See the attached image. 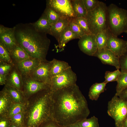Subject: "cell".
Returning a JSON list of instances; mask_svg holds the SVG:
<instances>
[{"mask_svg": "<svg viewBox=\"0 0 127 127\" xmlns=\"http://www.w3.org/2000/svg\"><path fill=\"white\" fill-rule=\"evenodd\" d=\"M51 98L52 119L64 127L87 118L90 114L87 101L76 84L52 91Z\"/></svg>", "mask_w": 127, "mask_h": 127, "instance_id": "6da1fadb", "label": "cell"}, {"mask_svg": "<svg viewBox=\"0 0 127 127\" xmlns=\"http://www.w3.org/2000/svg\"><path fill=\"white\" fill-rule=\"evenodd\" d=\"M14 27L17 43L29 56L41 62L47 61L51 41L47 34L37 31L32 23L19 24Z\"/></svg>", "mask_w": 127, "mask_h": 127, "instance_id": "7a4b0ae2", "label": "cell"}, {"mask_svg": "<svg viewBox=\"0 0 127 127\" xmlns=\"http://www.w3.org/2000/svg\"><path fill=\"white\" fill-rule=\"evenodd\" d=\"M51 88L41 91L27 99L24 111V127H39L52 119Z\"/></svg>", "mask_w": 127, "mask_h": 127, "instance_id": "3957f363", "label": "cell"}, {"mask_svg": "<svg viewBox=\"0 0 127 127\" xmlns=\"http://www.w3.org/2000/svg\"><path fill=\"white\" fill-rule=\"evenodd\" d=\"M108 28L111 33L118 36L127 32V10L113 4L107 7Z\"/></svg>", "mask_w": 127, "mask_h": 127, "instance_id": "277c9868", "label": "cell"}, {"mask_svg": "<svg viewBox=\"0 0 127 127\" xmlns=\"http://www.w3.org/2000/svg\"><path fill=\"white\" fill-rule=\"evenodd\" d=\"M107 7L105 3L100 1L94 9L87 12L86 18L91 33L96 35L108 29Z\"/></svg>", "mask_w": 127, "mask_h": 127, "instance_id": "5b68a950", "label": "cell"}, {"mask_svg": "<svg viewBox=\"0 0 127 127\" xmlns=\"http://www.w3.org/2000/svg\"><path fill=\"white\" fill-rule=\"evenodd\" d=\"M107 113L114 119L116 127H122L127 117V101L115 93L108 103Z\"/></svg>", "mask_w": 127, "mask_h": 127, "instance_id": "8992f818", "label": "cell"}, {"mask_svg": "<svg viewBox=\"0 0 127 127\" xmlns=\"http://www.w3.org/2000/svg\"><path fill=\"white\" fill-rule=\"evenodd\" d=\"M77 80L76 75L70 67L52 78L50 85L51 90L56 91L75 85Z\"/></svg>", "mask_w": 127, "mask_h": 127, "instance_id": "52a82bcc", "label": "cell"}, {"mask_svg": "<svg viewBox=\"0 0 127 127\" xmlns=\"http://www.w3.org/2000/svg\"><path fill=\"white\" fill-rule=\"evenodd\" d=\"M22 76L23 92L27 99L41 91L51 88L50 85L34 79L28 75Z\"/></svg>", "mask_w": 127, "mask_h": 127, "instance_id": "ba28073f", "label": "cell"}, {"mask_svg": "<svg viewBox=\"0 0 127 127\" xmlns=\"http://www.w3.org/2000/svg\"><path fill=\"white\" fill-rule=\"evenodd\" d=\"M46 6L55 10L60 18L71 19L74 17L71 0H47Z\"/></svg>", "mask_w": 127, "mask_h": 127, "instance_id": "9c48e42d", "label": "cell"}, {"mask_svg": "<svg viewBox=\"0 0 127 127\" xmlns=\"http://www.w3.org/2000/svg\"><path fill=\"white\" fill-rule=\"evenodd\" d=\"M52 61L41 62L28 75L32 78L51 85L52 77L50 70Z\"/></svg>", "mask_w": 127, "mask_h": 127, "instance_id": "30bf717a", "label": "cell"}, {"mask_svg": "<svg viewBox=\"0 0 127 127\" xmlns=\"http://www.w3.org/2000/svg\"><path fill=\"white\" fill-rule=\"evenodd\" d=\"M96 37L91 33L85 34L80 37L78 44L80 50L87 55L94 56L98 50Z\"/></svg>", "mask_w": 127, "mask_h": 127, "instance_id": "8fae6325", "label": "cell"}, {"mask_svg": "<svg viewBox=\"0 0 127 127\" xmlns=\"http://www.w3.org/2000/svg\"><path fill=\"white\" fill-rule=\"evenodd\" d=\"M126 41L113 35L109 29L105 48L111 51L119 57L126 52Z\"/></svg>", "mask_w": 127, "mask_h": 127, "instance_id": "7c38bea8", "label": "cell"}, {"mask_svg": "<svg viewBox=\"0 0 127 127\" xmlns=\"http://www.w3.org/2000/svg\"><path fill=\"white\" fill-rule=\"evenodd\" d=\"M0 41L8 52L18 44L15 34V27L9 28L0 25Z\"/></svg>", "mask_w": 127, "mask_h": 127, "instance_id": "4fadbf2b", "label": "cell"}, {"mask_svg": "<svg viewBox=\"0 0 127 127\" xmlns=\"http://www.w3.org/2000/svg\"><path fill=\"white\" fill-rule=\"evenodd\" d=\"M98 58L102 63L120 69L119 57L111 51L105 48L98 50L94 56Z\"/></svg>", "mask_w": 127, "mask_h": 127, "instance_id": "5bb4252c", "label": "cell"}, {"mask_svg": "<svg viewBox=\"0 0 127 127\" xmlns=\"http://www.w3.org/2000/svg\"><path fill=\"white\" fill-rule=\"evenodd\" d=\"M6 84L23 91V82L22 76L15 65L7 76Z\"/></svg>", "mask_w": 127, "mask_h": 127, "instance_id": "9a60e30c", "label": "cell"}, {"mask_svg": "<svg viewBox=\"0 0 127 127\" xmlns=\"http://www.w3.org/2000/svg\"><path fill=\"white\" fill-rule=\"evenodd\" d=\"M41 62L35 58H30L15 65L22 75H28Z\"/></svg>", "mask_w": 127, "mask_h": 127, "instance_id": "2e32d148", "label": "cell"}, {"mask_svg": "<svg viewBox=\"0 0 127 127\" xmlns=\"http://www.w3.org/2000/svg\"><path fill=\"white\" fill-rule=\"evenodd\" d=\"M4 88L13 102L26 104L27 99L23 91L6 84Z\"/></svg>", "mask_w": 127, "mask_h": 127, "instance_id": "e0dca14e", "label": "cell"}, {"mask_svg": "<svg viewBox=\"0 0 127 127\" xmlns=\"http://www.w3.org/2000/svg\"><path fill=\"white\" fill-rule=\"evenodd\" d=\"M32 24L37 31L46 34L51 35L52 26L49 22L46 14L44 12L37 21Z\"/></svg>", "mask_w": 127, "mask_h": 127, "instance_id": "ac0fdd59", "label": "cell"}, {"mask_svg": "<svg viewBox=\"0 0 127 127\" xmlns=\"http://www.w3.org/2000/svg\"><path fill=\"white\" fill-rule=\"evenodd\" d=\"M80 37L74 32L69 26L62 32L57 41L60 48H63L69 41L75 39H79Z\"/></svg>", "mask_w": 127, "mask_h": 127, "instance_id": "d6986e66", "label": "cell"}, {"mask_svg": "<svg viewBox=\"0 0 127 127\" xmlns=\"http://www.w3.org/2000/svg\"><path fill=\"white\" fill-rule=\"evenodd\" d=\"M13 103L3 88L0 92V116H6Z\"/></svg>", "mask_w": 127, "mask_h": 127, "instance_id": "ffe728a7", "label": "cell"}, {"mask_svg": "<svg viewBox=\"0 0 127 127\" xmlns=\"http://www.w3.org/2000/svg\"><path fill=\"white\" fill-rule=\"evenodd\" d=\"M9 52L11 59L15 65L31 58L18 44Z\"/></svg>", "mask_w": 127, "mask_h": 127, "instance_id": "44dd1931", "label": "cell"}, {"mask_svg": "<svg viewBox=\"0 0 127 127\" xmlns=\"http://www.w3.org/2000/svg\"><path fill=\"white\" fill-rule=\"evenodd\" d=\"M70 19L60 18L56 23L52 26L51 35L54 37L57 41L63 31L69 26Z\"/></svg>", "mask_w": 127, "mask_h": 127, "instance_id": "7402d4cb", "label": "cell"}, {"mask_svg": "<svg viewBox=\"0 0 127 127\" xmlns=\"http://www.w3.org/2000/svg\"><path fill=\"white\" fill-rule=\"evenodd\" d=\"M52 65L50 70L52 78L60 74L71 66L67 62L54 58L52 60Z\"/></svg>", "mask_w": 127, "mask_h": 127, "instance_id": "603a6c76", "label": "cell"}, {"mask_svg": "<svg viewBox=\"0 0 127 127\" xmlns=\"http://www.w3.org/2000/svg\"><path fill=\"white\" fill-rule=\"evenodd\" d=\"M74 13V17H86L87 12L83 0H71Z\"/></svg>", "mask_w": 127, "mask_h": 127, "instance_id": "cb8c5ba5", "label": "cell"}, {"mask_svg": "<svg viewBox=\"0 0 127 127\" xmlns=\"http://www.w3.org/2000/svg\"><path fill=\"white\" fill-rule=\"evenodd\" d=\"M106 84L103 82L93 84L89 89L88 95L89 98L92 100H97L100 94L104 91Z\"/></svg>", "mask_w": 127, "mask_h": 127, "instance_id": "d4e9b609", "label": "cell"}, {"mask_svg": "<svg viewBox=\"0 0 127 127\" xmlns=\"http://www.w3.org/2000/svg\"><path fill=\"white\" fill-rule=\"evenodd\" d=\"M108 29L99 33L96 35L98 50L105 48L108 37Z\"/></svg>", "mask_w": 127, "mask_h": 127, "instance_id": "484cf974", "label": "cell"}, {"mask_svg": "<svg viewBox=\"0 0 127 127\" xmlns=\"http://www.w3.org/2000/svg\"><path fill=\"white\" fill-rule=\"evenodd\" d=\"M116 93L118 95L127 87V72H121L116 81Z\"/></svg>", "mask_w": 127, "mask_h": 127, "instance_id": "4316f807", "label": "cell"}, {"mask_svg": "<svg viewBox=\"0 0 127 127\" xmlns=\"http://www.w3.org/2000/svg\"><path fill=\"white\" fill-rule=\"evenodd\" d=\"M26 105L13 103L9 108L6 116L9 118L14 115L24 112Z\"/></svg>", "mask_w": 127, "mask_h": 127, "instance_id": "83f0119b", "label": "cell"}, {"mask_svg": "<svg viewBox=\"0 0 127 127\" xmlns=\"http://www.w3.org/2000/svg\"><path fill=\"white\" fill-rule=\"evenodd\" d=\"M44 12L46 14L49 22L52 26L60 18L59 15L55 10L47 6H46Z\"/></svg>", "mask_w": 127, "mask_h": 127, "instance_id": "f1b7e54d", "label": "cell"}, {"mask_svg": "<svg viewBox=\"0 0 127 127\" xmlns=\"http://www.w3.org/2000/svg\"><path fill=\"white\" fill-rule=\"evenodd\" d=\"M79 127H99L98 118L94 116L78 122Z\"/></svg>", "mask_w": 127, "mask_h": 127, "instance_id": "f546056e", "label": "cell"}, {"mask_svg": "<svg viewBox=\"0 0 127 127\" xmlns=\"http://www.w3.org/2000/svg\"><path fill=\"white\" fill-rule=\"evenodd\" d=\"M0 60L15 65L11 59L9 52L0 41Z\"/></svg>", "mask_w": 127, "mask_h": 127, "instance_id": "4dcf8cb0", "label": "cell"}, {"mask_svg": "<svg viewBox=\"0 0 127 127\" xmlns=\"http://www.w3.org/2000/svg\"><path fill=\"white\" fill-rule=\"evenodd\" d=\"M121 73L118 69L113 71H106L105 73V80L104 82L107 84L109 82L116 81Z\"/></svg>", "mask_w": 127, "mask_h": 127, "instance_id": "1f68e13d", "label": "cell"}, {"mask_svg": "<svg viewBox=\"0 0 127 127\" xmlns=\"http://www.w3.org/2000/svg\"><path fill=\"white\" fill-rule=\"evenodd\" d=\"M9 118L11 123L18 127H24V112L14 115Z\"/></svg>", "mask_w": 127, "mask_h": 127, "instance_id": "d6a6232c", "label": "cell"}, {"mask_svg": "<svg viewBox=\"0 0 127 127\" xmlns=\"http://www.w3.org/2000/svg\"><path fill=\"white\" fill-rule=\"evenodd\" d=\"M72 19L83 29L85 34L91 33L89 30L87 20L86 18L74 17L72 18Z\"/></svg>", "mask_w": 127, "mask_h": 127, "instance_id": "836d02e7", "label": "cell"}, {"mask_svg": "<svg viewBox=\"0 0 127 127\" xmlns=\"http://www.w3.org/2000/svg\"><path fill=\"white\" fill-rule=\"evenodd\" d=\"M14 65L0 60V75L7 77Z\"/></svg>", "mask_w": 127, "mask_h": 127, "instance_id": "e575fe53", "label": "cell"}, {"mask_svg": "<svg viewBox=\"0 0 127 127\" xmlns=\"http://www.w3.org/2000/svg\"><path fill=\"white\" fill-rule=\"evenodd\" d=\"M69 26L72 31L80 37L85 34L83 29L77 23L73 20L72 18L70 19Z\"/></svg>", "mask_w": 127, "mask_h": 127, "instance_id": "d590c367", "label": "cell"}, {"mask_svg": "<svg viewBox=\"0 0 127 127\" xmlns=\"http://www.w3.org/2000/svg\"><path fill=\"white\" fill-rule=\"evenodd\" d=\"M120 69L122 72H127V51L119 57Z\"/></svg>", "mask_w": 127, "mask_h": 127, "instance_id": "8d00e7d4", "label": "cell"}, {"mask_svg": "<svg viewBox=\"0 0 127 127\" xmlns=\"http://www.w3.org/2000/svg\"><path fill=\"white\" fill-rule=\"evenodd\" d=\"M83 1L87 12L94 9L98 6L100 2L97 0H83Z\"/></svg>", "mask_w": 127, "mask_h": 127, "instance_id": "74e56055", "label": "cell"}, {"mask_svg": "<svg viewBox=\"0 0 127 127\" xmlns=\"http://www.w3.org/2000/svg\"><path fill=\"white\" fill-rule=\"evenodd\" d=\"M39 127H64L59 125L52 119L46 120L42 123Z\"/></svg>", "mask_w": 127, "mask_h": 127, "instance_id": "f35d334b", "label": "cell"}, {"mask_svg": "<svg viewBox=\"0 0 127 127\" xmlns=\"http://www.w3.org/2000/svg\"><path fill=\"white\" fill-rule=\"evenodd\" d=\"M11 124L9 118L6 116H0V127H10Z\"/></svg>", "mask_w": 127, "mask_h": 127, "instance_id": "ab89813d", "label": "cell"}, {"mask_svg": "<svg viewBox=\"0 0 127 127\" xmlns=\"http://www.w3.org/2000/svg\"><path fill=\"white\" fill-rule=\"evenodd\" d=\"M120 98L127 101V87L119 95Z\"/></svg>", "mask_w": 127, "mask_h": 127, "instance_id": "60d3db41", "label": "cell"}, {"mask_svg": "<svg viewBox=\"0 0 127 127\" xmlns=\"http://www.w3.org/2000/svg\"><path fill=\"white\" fill-rule=\"evenodd\" d=\"M66 127H79L78 122L70 125Z\"/></svg>", "mask_w": 127, "mask_h": 127, "instance_id": "b9f144b4", "label": "cell"}, {"mask_svg": "<svg viewBox=\"0 0 127 127\" xmlns=\"http://www.w3.org/2000/svg\"><path fill=\"white\" fill-rule=\"evenodd\" d=\"M122 127H127V117L124 122Z\"/></svg>", "mask_w": 127, "mask_h": 127, "instance_id": "7bdbcfd3", "label": "cell"}, {"mask_svg": "<svg viewBox=\"0 0 127 127\" xmlns=\"http://www.w3.org/2000/svg\"><path fill=\"white\" fill-rule=\"evenodd\" d=\"M10 127H18L16 125L12 123H11V124Z\"/></svg>", "mask_w": 127, "mask_h": 127, "instance_id": "ee69618b", "label": "cell"}, {"mask_svg": "<svg viewBox=\"0 0 127 127\" xmlns=\"http://www.w3.org/2000/svg\"><path fill=\"white\" fill-rule=\"evenodd\" d=\"M127 35V32L126 33ZM126 51H127V40H126Z\"/></svg>", "mask_w": 127, "mask_h": 127, "instance_id": "f6af8a7d", "label": "cell"}]
</instances>
